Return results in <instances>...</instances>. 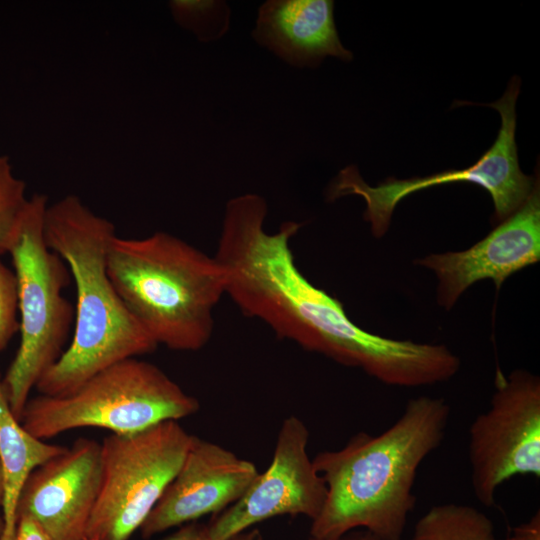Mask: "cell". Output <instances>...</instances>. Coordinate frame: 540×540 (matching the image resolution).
Returning a JSON list of instances; mask_svg holds the SVG:
<instances>
[{
  "label": "cell",
  "mask_w": 540,
  "mask_h": 540,
  "mask_svg": "<svg viewBox=\"0 0 540 540\" xmlns=\"http://www.w3.org/2000/svg\"><path fill=\"white\" fill-rule=\"evenodd\" d=\"M267 204L253 193L228 201L214 256L226 273V294L248 317L265 322L280 338L335 362L363 370L378 381L418 387L432 360L426 343L394 340L363 330L342 303L299 271L290 240L301 223L264 229Z\"/></svg>",
  "instance_id": "obj_1"
},
{
  "label": "cell",
  "mask_w": 540,
  "mask_h": 540,
  "mask_svg": "<svg viewBox=\"0 0 540 540\" xmlns=\"http://www.w3.org/2000/svg\"><path fill=\"white\" fill-rule=\"evenodd\" d=\"M449 418L443 398L419 396L382 433L358 432L342 448L317 453L312 460L327 495L310 536L366 530L380 540H401L416 503L418 468L442 443Z\"/></svg>",
  "instance_id": "obj_2"
},
{
  "label": "cell",
  "mask_w": 540,
  "mask_h": 540,
  "mask_svg": "<svg viewBox=\"0 0 540 540\" xmlns=\"http://www.w3.org/2000/svg\"><path fill=\"white\" fill-rule=\"evenodd\" d=\"M43 231L76 287L70 344L35 387L42 395L61 396L97 372L151 353L158 345L129 312L108 275L107 252L116 235L112 222L79 197L67 195L47 206Z\"/></svg>",
  "instance_id": "obj_3"
},
{
  "label": "cell",
  "mask_w": 540,
  "mask_h": 540,
  "mask_svg": "<svg viewBox=\"0 0 540 540\" xmlns=\"http://www.w3.org/2000/svg\"><path fill=\"white\" fill-rule=\"evenodd\" d=\"M107 272L123 303L157 345L198 351L211 338L213 309L226 293V273L211 257L166 233L115 235Z\"/></svg>",
  "instance_id": "obj_4"
},
{
  "label": "cell",
  "mask_w": 540,
  "mask_h": 540,
  "mask_svg": "<svg viewBox=\"0 0 540 540\" xmlns=\"http://www.w3.org/2000/svg\"><path fill=\"white\" fill-rule=\"evenodd\" d=\"M47 200L43 194L28 199L8 249L17 283L21 338L2 384L19 420L31 390L64 352L74 319L73 307L63 295L70 271L44 237Z\"/></svg>",
  "instance_id": "obj_5"
},
{
  "label": "cell",
  "mask_w": 540,
  "mask_h": 540,
  "mask_svg": "<svg viewBox=\"0 0 540 540\" xmlns=\"http://www.w3.org/2000/svg\"><path fill=\"white\" fill-rule=\"evenodd\" d=\"M199 408V401L158 366L134 357L97 372L68 394L29 398L20 422L46 441L83 427L132 434L187 418Z\"/></svg>",
  "instance_id": "obj_6"
},
{
  "label": "cell",
  "mask_w": 540,
  "mask_h": 540,
  "mask_svg": "<svg viewBox=\"0 0 540 540\" xmlns=\"http://www.w3.org/2000/svg\"><path fill=\"white\" fill-rule=\"evenodd\" d=\"M191 439L174 420L105 437L100 487L85 540H128L139 530L177 474Z\"/></svg>",
  "instance_id": "obj_7"
},
{
  "label": "cell",
  "mask_w": 540,
  "mask_h": 540,
  "mask_svg": "<svg viewBox=\"0 0 540 540\" xmlns=\"http://www.w3.org/2000/svg\"><path fill=\"white\" fill-rule=\"evenodd\" d=\"M519 92L520 79L514 76L499 100L485 104L499 112L501 127L493 145L473 165L424 177H390L374 187L364 181L355 165H349L329 184L327 200L360 196L366 204L364 219L370 223L372 234L380 238L389 228L395 207L408 195L432 186L468 182L490 194L494 203L493 221L501 223L524 204L539 180L538 176L535 179L524 174L519 167L515 141V105Z\"/></svg>",
  "instance_id": "obj_8"
},
{
  "label": "cell",
  "mask_w": 540,
  "mask_h": 540,
  "mask_svg": "<svg viewBox=\"0 0 540 540\" xmlns=\"http://www.w3.org/2000/svg\"><path fill=\"white\" fill-rule=\"evenodd\" d=\"M495 387L490 407L469 428L472 489L486 507L512 477H540V379L522 369L498 372Z\"/></svg>",
  "instance_id": "obj_9"
},
{
  "label": "cell",
  "mask_w": 540,
  "mask_h": 540,
  "mask_svg": "<svg viewBox=\"0 0 540 540\" xmlns=\"http://www.w3.org/2000/svg\"><path fill=\"white\" fill-rule=\"evenodd\" d=\"M308 441L309 430L299 417L284 419L270 465L238 501L208 523L211 540H228L276 516L312 521L319 515L327 488L308 455Z\"/></svg>",
  "instance_id": "obj_10"
},
{
  "label": "cell",
  "mask_w": 540,
  "mask_h": 540,
  "mask_svg": "<svg viewBox=\"0 0 540 540\" xmlns=\"http://www.w3.org/2000/svg\"><path fill=\"white\" fill-rule=\"evenodd\" d=\"M259 471L214 442L192 435L184 460L142 526L144 539L218 514L238 501Z\"/></svg>",
  "instance_id": "obj_11"
},
{
  "label": "cell",
  "mask_w": 540,
  "mask_h": 540,
  "mask_svg": "<svg viewBox=\"0 0 540 540\" xmlns=\"http://www.w3.org/2000/svg\"><path fill=\"white\" fill-rule=\"evenodd\" d=\"M540 259L539 180L524 204L486 237L464 251L430 254L415 264L432 270L437 302L450 310L474 283L491 279L499 289L505 280Z\"/></svg>",
  "instance_id": "obj_12"
},
{
  "label": "cell",
  "mask_w": 540,
  "mask_h": 540,
  "mask_svg": "<svg viewBox=\"0 0 540 540\" xmlns=\"http://www.w3.org/2000/svg\"><path fill=\"white\" fill-rule=\"evenodd\" d=\"M100 480V443L78 438L30 474L20 495L18 517L34 519L49 540H85Z\"/></svg>",
  "instance_id": "obj_13"
},
{
  "label": "cell",
  "mask_w": 540,
  "mask_h": 540,
  "mask_svg": "<svg viewBox=\"0 0 540 540\" xmlns=\"http://www.w3.org/2000/svg\"><path fill=\"white\" fill-rule=\"evenodd\" d=\"M331 0H268L258 10L254 40L294 67H316L327 56L350 61L338 36Z\"/></svg>",
  "instance_id": "obj_14"
},
{
  "label": "cell",
  "mask_w": 540,
  "mask_h": 540,
  "mask_svg": "<svg viewBox=\"0 0 540 540\" xmlns=\"http://www.w3.org/2000/svg\"><path fill=\"white\" fill-rule=\"evenodd\" d=\"M67 447L30 434L13 414L0 375V466L3 476L2 533L0 540H14L18 504L30 474Z\"/></svg>",
  "instance_id": "obj_15"
},
{
  "label": "cell",
  "mask_w": 540,
  "mask_h": 540,
  "mask_svg": "<svg viewBox=\"0 0 540 540\" xmlns=\"http://www.w3.org/2000/svg\"><path fill=\"white\" fill-rule=\"evenodd\" d=\"M490 518L465 504L444 503L431 507L414 526L410 540H493Z\"/></svg>",
  "instance_id": "obj_16"
},
{
  "label": "cell",
  "mask_w": 540,
  "mask_h": 540,
  "mask_svg": "<svg viewBox=\"0 0 540 540\" xmlns=\"http://www.w3.org/2000/svg\"><path fill=\"white\" fill-rule=\"evenodd\" d=\"M170 8L175 21L200 41L219 39L229 28L230 9L224 1L174 0Z\"/></svg>",
  "instance_id": "obj_17"
},
{
  "label": "cell",
  "mask_w": 540,
  "mask_h": 540,
  "mask_svg": "<svg viewBox=\"0 0 540 540\" xmlns=\"http://www.w3.org/2000/svg\"><path fill=\"white\" fill-rule=\"evenodd\" d=\"M28 199L25 183L13 174L8 157L0 156V255L8 253Z\"/></svg>",
  "instance_id": "obj_18"
},
{
  "label": "cell",
  "mask_w": 540,
  "mask_h": 540,
  "mask_svg": "<svg viewBox=\"0 0 540 540\" xmlns=\"http://www.w3.org/2000/svg\"><path fill=\"white\" fill-rule=\"evenodd\" d=\"M17 283L14 271L0 261V352L19 330Z\"/></svg>",
  "instance_id": "obj_19"
},
{
  "label": "cell",
  "mask_w": 540,
  "mask_h": 540,
  "mask_svg": "<svg viewBox=\"0 0 540 540\" xmlns=\"http://www.w3.org/2000/svg\"><path fill=\"white\" fill-rule=\"evenodd\" d=\"M159 540H211L208 524L191 522L180 526L173 533Z\"/></svg>",
  "instance_id": "obj_20"
},
{
  "label": "cell",
  "mask_w": 540,
  "mask_h": 540,
  "mask_svg": "<svg viewBox=\"0 0 540 540\" xmlns=\"http://www.w3.org/2000/svg\"><path fill=\"white\" fill-rule=\"evenodd\" d=\"M14 540H49V538L34 519L27 515H20Z\"/></svg>",
  "instance_id": "obj_21"
},
{
  "label": "cell",
  "mask_w": 540,
  "mask_h": 540,
  "mask_svg": "<svg viewBox=\"0 0 540 540\" xmlns=\"http://www.w3.org/2000/svg\"><path fill=\"white\" fill-rule=\"evenodd\" d=\"M515 540H540V512L537 511L527 522L513 529Z\"/></svg>",
  "instance_id": "obj_22"
},
{
  "label": "cell",
  "mask_w": 540,
  "mask_h": 540,
  "mask_svg": "<svg viewBox=\"0 0 540 540\" xmlns=\"http://www.w3.org/2000/svg\"><path fill=\"white\" fill-rule=\"evenodd\" d=\"M307 540H380L366 530H354L337 538H316L310 536Z\"/></svg>",
  "instance_id": "obj_23"
},
{
  "label": "cell",
  "mask_w": 540,
  "mask_h": 540,
  "mask_svg": "<svg viewBox=\"0 0 540 540\" xmlns=\"http://www.w3.org/2000/svg\"><path fill=\"white\" fill-rule=\"evenodd\" d=\"M228 540H264V537L258 528L253 527L231 537Z\"/></svg>",
  "instance_id": "obj_24"
},
{
  "label": "cell",
  "mask_w": 540,
  "mask_h": 540,
  "mask_svg": "<svg viewBox=\"0 0 540 540\" xmlns=\"http://www.w3.org/2000/svg\"><path fill=\"white\" fill-rule=\"evenodd\" d=\"M2 501H3V476L0 466V537L2 533Z\"/></svg>",
  "instance_id": "obj_25"
},
{
  "label": "cell",
  "mask_w": 540,
  "mask_h": 540,
  "mask_svg": "<svg viewBox=\"0 0 540 540\" xmlns=\"http://www.w3.org/2000/svg\"><path fill=\"white\" fill-rule=\"evenodd\" d=\"M493 540H515V539L511 536V537H508L506 539H496V538H494Z\"/></svg>",
  "instance_id": "obj_26"
}]
</instances>
